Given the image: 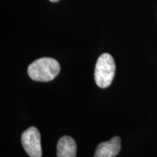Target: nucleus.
Returning <instances> with one entry per match:
<instances>
[{
  "label": "nucleus",
  "mask_w": 157,
  "mask_h": 157,
  "mask_svg": "<svg viewBox=\"0 0 157 157\" xmlns=\"http://www.w3.org/2000/svg\"><path fill=\"white\" fill-rule=\"evenodd\" d=\"M60 71L59 63L51 58H42L29 65L28 74L32 80L50 82L53 80Z\"/></svg>",
  "instance_id": "nucleus-1"
},
{
  "label": "nucleus",
  "mask_w": 157,
  "mask_h": 157,
  "mask_svg": "<svg viewBox=\"0 0 157 157\" xmlns=\"http://www.w3.org/2000/svg\"><path fill=\"white\" fill-rule=\"evenodd\" d=\"M116 66L113 57L109 53H103L97 60L95 68V81L101 88H106L114 77Z\"/></svg>",
  "instance_id": "nucleus-2"
},
{
  "label": "nucleus",
  "mask_w": 157,
  "mask_h": 157,
  "mask_svg": "<svg viewBox=\"0 0 157 157\" xmlns=\"http://www.w3.org/2000/svg\"><path fill=\"white\" fill-rule=\"evenodd\" d=\"M22 146L30 157H42L41 135L38 129L31 127L25 130L21 135Z\"/></svg>",
  "instance_id": "nucleus-3"
},
{
  "label": "nucleus",
  "mask_w": 157,
  "mask_h": 157,
  "mask_svg": "<svg viewBox=\"0 0 157 157\" xmlns=\"http://www.w3.org/2000/svg\"><path fill=\"white\" fill-rule=\"evenodd\" d=\"M121 149L120 137L116 136L111 140L98 145L95 151V157H114Z\"/></svg>",
  "instance_id": "nucleus-4"
},
{
  "label": "nucleus",
  "mask_w": 157,
  "mask_h": 157,
  "mask_svg": "<svg viewBox=\"0 0 157 157\" xmlns=\"http://www.w3.org/2000/svg\"><path fill=\"white\" fill-rule=\"evenodd\" d=\"M76 144L69 136L62 137L57 145V157H76Z\"/></svg>",
  "instance_id": "nucleus-5"
},
{
  "label": "nucleus",
  "mask_w": 157,
  "mask_h": 157,
  "mask_svg": "<svg viewBox=\"0 0 157 157\" xmlns=\"http://www.w3.org/2000/svg\"><path fill=\"white\" fill-rule=\"evenodd\" d=\"M50 2H58L59 0H50Z\"/></svg>",
  "instance_id": "nucleus-6"
}]
</instances>
